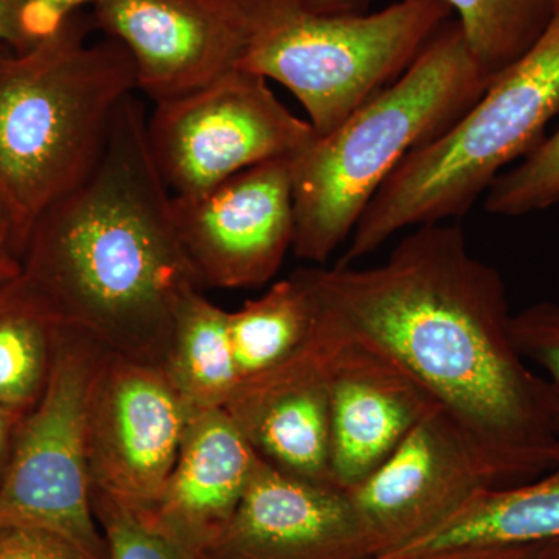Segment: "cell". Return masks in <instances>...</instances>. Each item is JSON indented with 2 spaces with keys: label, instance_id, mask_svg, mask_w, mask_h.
I'll return each instance as SVG.
<instances>
[{
  "label": "cell",
  "instance_id": "cell-2",
  "mask_svg": "<svg viewBox=\"0 0 559 559\" xmlns=\"http://www.w3.org/2000/svg\"><path fill=\"white\" fill-rule=\"evenodd\" d=\"M146 123L145 106L128 95L97 165L33 221L21 264L62 325L164 369L180 304L204 288L180 246Z\"/></svg>",
  "mask_w": 559,
  "mask_h": 559
},
{
  "label": "cell",
  "instance_id": "cell-30",
  "mask_svg": "<svg viewBox=\"0 0 559 559\" xmlns=\"http://www.w3.org/2000/svg\"><path fill=\"white\" fill-rule=\"evenodd\" d=\"M374 0H299L304 9L318 13H364Z\"/></svg>",
  "mask_w": 559,
  "mask_h": 559
},
{
  "label": "cell",
  "instance_id": "cell-16",
  "mask_svg": "<svg viewBox=\"0 0 559 559\" xmlns=\"http://www.w3.org/2000/svg\"><path fill=\"white\" fill-rule=\"evenodd\" d=\"M224 409L264 462L297 479L334 488L330 393L316 329L296 359L242 385Z\"/></svg>",
  "mask_w": 559,
  "mask_h": 559
},
{
  "label": "cell",
  "instance_id": "cell-34",
  "mask_svg": "<svg viewBox=\"0 0 559 559\" xmlns=\"http://www.w3.org/2000/svg\"><path fill=\"white\" fill-rule=\"evenodd\" d=\"M559 13V0H558V11H557V14Z\"/></svg>",
  "mask_w": 559,
  "mask_h": 559
},
{
  "label": "cell",
  "instance_id": "cell-5",
  "mask_svg": "<svg viewBox=\"0 0 559 559\" xmlns=\"http://www.w3.org/2000/svg\"><path fill=\"white\" fill-rule=\"evenodd\" d=\"M557 114L559 13L450 130L401 162L364 210L341 264L377 252L401 230L465 216L511 162L538 145Z\"/></svg>",
  "mask_w": 559,
  "mask_h": 559
},
{
  "label": "cell",
  "instance_id": "cell-22",
  "mask_svg": "<svg viewBox=\"0 0 559 559\" xmlns=\"http://www.w3.org/2000/svg\"><path fill=\"white\" fill-rule=\"evenodd\" d=\"M559 205V128L543 139L524 160L500 173L485 193L492 215L521 216Z\"/></svg>",
  "mask_w": 559,
  "mask_h": 559
},
{
  "label": "cell",
  "instance_id": "cell-4",
  "mask_svg": "<svg viewBox=\"0 0 559 559\" xmlns=\"http://www.w3.org/2000/svg\"><path fill=\"white\" fill-rule=\"evenodd\" d=\"M489 84L448 21L399 80L297 154L294 253L329 261L401 162L450 130Z\"/></svg>",
  "mask_w": 559,
  "mask_h": 559
},
{
  "label": "cell",
  "instance_id": "cell-14",
  "mask_svg": "<svg viewBox=\"0 0 559 559\" xmlns=\"http://www.w3.org/2000/svg\"><path fill=\"white\" fill-rule=\"evenodd\" d=\"M197 559H370L341 489L282 473L260 457L240 506Z\"/></svg>",
  "mask_w": 559,
  "mask_h": 559
},
{
  "label": "cell",
  "instance_id": "cell-9",
  "mask_svg": "<svg viewBox=\"0 0 559 559\" xmlns=\"http://www.w3.org/2000/svg\"><path fill=\"white\" fill-rule=\"evenodd\" d=\"M191 415L162 367L103 353L86 411L92 491L139 516L150 514Z\"/></svg>",
  "mask_w": 559,
  "mask_h": 559
},
{
  "label": "cell",
  "instance_id": "cell-24",
  "mask_svg": "<svg viewBox=\"0 0 559 559\" xmlns=\"http://www.w3.org/2000/svg\"><path fill=\"white\" fill-rule=\"evenodd\" d=\"M511 334L524 359L546 374L559 417V304L540 301L513 314Z\"/></svg>",
  "mask_w": 559,
  "mask_h": 559
},
{
  "label": "cell",
  "instance_id": "cell-1",
  "mask_svg": "<svg viewBox=\"0 0 559 559\" xmlns=\"http://www.w3.org/2000/svg\"><path fill=\"white\" fill-rule=\"evenodd\" d=\"M301 271L323 310L395 360L457 423L498 488L557 463L549 381L514 344L502 275L469 252L459 224L415 227L378 266Z\"/></svg>",
  "mask_w": 559,
  "mask_h": 559
},
{
  "label": "cell",
  "instance_id": "cell-7",
  "mask_svg": "<svg viewBox=\"0 0 559 559\" xmlns=\"http://www.w3.org/2000/svg\"><path fill=\"white\" fill-rule=\"evenodd\" d=\"M105 349L62 325L49 378L22 418L0 479V530H46L91 559H108L94 513L86 411L92 378Z\"/></svg>",
  "mask_w": 559,
  "mask_h": 559
},
{
  "label": "cell",
  "instance_id": "cell-10",
  "mask_svg": "<svg viewBox=\"0 0 559 559\" xmlns=\"http://www.w3.org/2000/svg\"><path fill=\"white\" fill-rule=\"evenodd\" d=\"M498 488L466 433L441 407L419 419L395 451L347 495L370 559L406 549Z\"/></svg>",
  "mask_w": 559,
  "mask_h": 559
},
{
  "label": "cell",
  "instance_id": "cell-21",
  "mask_svg": "<svg viewBox=\"0 0 559 559\" xmlns=\"http://www.w3.org/2000/svg\"><path fill=\"white\" fill-rule=\"evenodd\" d=\"M441 2L457 14L455 22L489 83L538 43L558 11V0Z\"/></svg>",
  "mask_w": 559,
  "mask_h": 559
},
{
  "label": "cell",
  "instance_id": "cell-33",
  "mask_svg": "<svg viewBox=\"0 0 559 559\" xmlns=\"http://www.w3.org/2000/svg\"><path fill=\"white\" fill-rule=\"evenodd\" d=\"M231 2H240V0H231Z\"/></svg>",
  "mask_w": 559,
  "mask_h": 559
},
{
  "label": "cell",
  "instance_id": "cell-8",
  "mask_svg": "<svg viewBox=\"0 0 559 559\" xmlns=\"http://www.w3.org/2000/svg\"><path fill=\"white\" fill-rule=\"evenodd\" d=\"M146 128L157 170L179 198L197 197L263 162L297 156L318 138L266 79L240 68L156 103Z\"/></svg>",
  "mask_w": 559,
  "mask_h": 559
},
{
  "label": "cell",
  "instance_id": "cell-3",
  "mask_svg": "<svg viewBox=\"0 0 559 559\" xmlns=\"http://www.w3.org/2000/svg\"><path fill=\"white\" fill-rule=\"evenodd\" d=\"M92 16L70 14L22 53L0 55V197L27 238L33 221L86 178L116 110L138 91L117 39L87 44Z\"/></svg>",
  "mask_w": 559,
  "mask_h": 559
},
{
  "label": "cell",
  "instance_id": "cell-13",
  "mask_svg": "<svg viewBox=\"0 0 559 559\" xmlns=\"http://www.w3.org/2000/svg\"><path fill=\"white\" fill-rule=\"evenodd\" d=\"M92 20L131 55L138 91L171 100L237 68L248 27L230 0H95Z\"/></svg>",
  "mask_w": 559,
  "mask_h": 559
},
{
  "label": "cell",
  "instance_id": "cell-12",
  "mask_svg": "<svg viewBox=\"0 0 559 559\" xmlns=\"http://www.w3.org/2000/svg\"><path fill=\"white\" fill-rule=\"evenodd\" d=\"M316 304V334L330 393L331 484L348 491L439 404L395 360L342 326L318 299Z\"/></svg>",
  "mask_w": 559,
  "mask_h": 559
},
{
  "label": "cell",
  "instance_id": "cell-28",
  "mask_svg": "<svg viewBox=\"0 0 559 559\" xmlns=\"http://www.w3.org/2000/svg\"><path fill=\"white\" fill-rule=\"evenodd\" d=\"M31 0H0V47H10L13 53H22L35 46L27 27V10Z\"/></svg>",
  "mask_w": 559,
  "mask_h": 559
},
{
  "label": "cell",
  "instance_id": "cell-32",
  "mask_svg": "<svg viewBox=\"0 0 559 559\" xmlns=\"http://www.w3.org/2000/svg\"><path fill=\"white\" fill-rule=\"evenodd\" d=\"M536 559H559V538L540 544Z\"/></svg>",
  "mask_w": 559,
  "mask_h": 559
},
{
  "label": "cell",
  "instance_id": "cell-19",
  "mask_svg": "<svg viewBox=\"0 0 559 559\" xmlns=\"http://www.w3.org/2000/svg\"><path fill=\"white\" fill-rule=\"evenodd\" d=\"M165 373L191 412L226 407L238 389L229 311L191 290L180 304Z\"/></svg>",
  "mask_w": 559,
  "mask_h": 559
},
{
  "label": "cell",
  "instance_id": "cell-6",
  "mask_svg": "<svg viewBox=\"0 0 559 559\" xmlns=\"http://www.w3.org/2000/svg\"><path fill=\"white\" fill-rule=\"evenodd\" d=\"M231 3L248 27L237 68L293 92L318 135L399 80L452 17L441 0H396L364 13H318L299 0Z\"/></svg>",
  "mask_w": 559,
  "mask_h": 559
},
{
  "label": "cell",
  "instance_id": "cell-20",
  "mask_svg": "<svg viewBox=\"0 0 559 559\" xmlns=\"http://www.w3.org/2000/svg\"><path fill=\"white\" fill-rule=\"evenodd\" d=\"M62 323L22 275L0 280V404L27 414L46 388Z\"/></svg>",
  "mask_w": 559,
  "mask_h": 559
},
{
  "label": "cell",
  "instance_id": "cell-23",
  "mask_svg": "<svg viewBox=\"0 0 559 559\" xmlns=\"http://www.w3.org/2000/svg\"><path fill=\"white\" fill-rule=\"evenodd\" d=\"M92 503L108 559H197L165 538L148 521L100 492L92 491Z\"/></svg>",
  "mask_w": 559,
  "mask_h": 559
},
{
  "label": "cell",
  "instance_id": "cell-31",
  "mask_svg": "<svg viewBox=\"0 0 559 559\" xmlns=\"http://www.w3.org/2000/svg\"><path fill=\"white\" fill-rule=\"evenodd\" d=\"M44 9L49 10L58 20H66L72 13H76L83 7L91 5L95 0H33Z\"/></svg>",
  "mask_w": 559,
  "mask_h": 559
},
{
  "label": "cell",
  "instance_id": "cell-25",
  "mask_svg": "<svg viewBox=\"0 0 559 559\" xmlns=\"http://www.w3.org/2000/svg\"><path fill=\"white\" fill-rule=\"evenodd\" d=\"M0 559H91L68 539L46 530H0Z\"/></svg>",
  "mask_w": 559,
  "mask_h": 559
},
{
  "label": "cell",
  "instance_id": "cell-11",
  "mask_svg": "<svg viewBox=\"0 0 559 559\" xmlns=\"http://www.w3.org/2000/svg\"><path fill=\"white\" fill-rule=\"evenodd\" d=\"M294 159L263 162L197 197H173L180 246L202 288H257L275 277L294 242Z\"/></svg>",
  "mask_w": 559,
  "mask_h": 559
},
{
  "label": "cell",
  "instance_id": "cell-26",
  "mask_svg": "<svg viewBox=\"0 0 559 559\" xmlns=\"http://www.w3.org/2000/svg\"><path fill=\"white\" fill-rule=\"evenodd\" d=\"M540 544L530 546H457L392 559H536Z\"/></svg>",
  "mask_w": 559,
  "mask_h": 559
},
{
  "label": "cell",
  "instance_id": "cell-29",
  "mask_svg": "<svg viewBox=\"0 0 559 559\" xmlns=\"http://www.w3.org/2000/svg\"><path fill=\"white\" fill-rule=\"evenodd\" d=\"M25 414L10 409V407L0 404V479L5 473L7 465L13 450L14 437L20 428L22 418Z\"/></svg>",
  "mask_w": 559,
  "mask_h": 559
},
{
  "label": "cell",
  "instance_id": "cell-17",
  "mask_svg": "<svg viewBox=\"0 0 559 559\" xmlns=\"http://www.w3.org/2000/svg\"><path fill=\"white\" fill-rule=\"evenodd\" d=\"M559 538V457L527 484L489 488L406 549L380 559L457 546H530Z\"/></svg>",
  "mask_w": 559,
  "mask_h": 559
},
{
  "label": "cell",
  "instance_id": "cell-27",
  "mask_svg": "<svg viewBox=\"0 0 559 559\" xmlns=\"http://www.w3.org/2000/svg\"><path fill=\"white\" fill-rule=\"evenodd\" d=\"M24 235L13 210L0 197V280L17 277L22 272Z\"/></svg>",
  "mask_w": 559,
  "mask_h": 559
},
{
  "label": "cell",
  "instance_id": "cell-18",
  "mask_svg": "<svg viewBox=\"0 0 559 559\" xmlns=\"http://www.w3.org/2000/svg\"><path fill=\"white\" fill-rule=\"evenodd\" d=\"M316 322L318 304L301 267L229 312L238 389L296 359L307 348Z\"/></svg>",
  "mask_w": 559,
  "mask_h": 559
},
{
  "label": "cell",
  "instance_id": "cell-15",
  "mask_svg": "<svg viewBox=\"0 0 559 559\" xmlns=\"http://www.w3.org/2000/svg\"><path fill=\"white\" fill-rule=\"evenodd\" d=\"M259 463L224 407L194 412L164 491L142 518L198 558L234 516Z\"/></svg>",
  "mask_w": 559,
  "mask_h": 559
}]
</instances>
